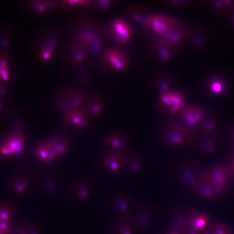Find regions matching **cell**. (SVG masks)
Returning <instances> with one entry per match:
<instances>
[{
	"mask_svg": "<svg viewBox=\"0 0 234 234\" xmlns=\"http://www.w3.org/2000/svg\"><path fill=\"white\" fill-rule=\"evenodd\" d=\"M158 137L164 146L172 149H179L195 142L196 138L192 129L177 120L165 122L159 130Z\"/></svg>",
	"mask_w": 234,
	"mask_h": 234,
	"instance_id": "1",
	"label": "cell"
},
{
	"mask_svg": "<svg viewBox=\"0 0 234 234\" xmlns=\"http://www.w3.org/2000/svg\"><path fill=\"white\" fill-rule=\"evenodd\" d=\"M95 183L89 178L78 177L70 181L65 186L64 196L67 203L82 205L88 203L95 191Z\"/></svg>",
	"mask_w": 234,
	"mask_h": 234,
	"instance_id": "2",
	"label": "cell"
},
{
	"mask_svg": "<svg viewBox=\"0 0 234 234\" xmlns=\"http://www.w3.org/2000/svg\"><path fill=\"white\" fill-rule=\"evenodd\" d=\"M187 105L183 94L171 89L160 93L157 100L156 108L167 116L176 118Z\"/></svg>",
	"mask_w": 234,
	"mask_h": 234,
	"instance_id": "3",
	"label": "cell"
},
{
	"mask_svg": "<svg viewBox=\"0 0 234 234\" xmlns=\"http://www.w3.org/2000/svg\"><path fill=\"white\" fill-rule=\"evenodd\" d=\"M130 139L126 132L116 130L109 132L102 139V147L105 151L125 154L130 148Z\"/></svg>",
	"mask_w": 234,
	"mask_h": 234,
	"instance_id": "4",
	"label": "cell"
},
{
	"mask_svg": "<svg viewBox=\"0 0 234 234\" xmlns=\"http://www.w3.org/2000/svg\"><path fill=\"white\" fill-rule=\"evenodd\" d=\"M35 187L40 196L43 198H53L60 190L59 178L53 172H43L35 179Z\"/></svg>",
	"mask_w": 234,
	"mask_h": 234,
	"instance_id": "5",
	"label": "cell"
},
{
	"mask_svg": "<svg viewBox=\"0 0 234 234\" xmlns=\"http://www.w3.org/2000/svg\"><path fill=\"white\" fill-rule=\"evenodd\" d=\"M213 192L214 197L223 193L228 184L229 172L226 167L217 165L204 172Z\"/></svg>",
	"mask_w": 234,
	"mask_h": 234,
	"instance_id": "6",
	"label": "cell"
},
{
	"mask_svg": "<svg viewBox=\"0 0 234 234\" xmlns=\"http://www.w3.org/2000/svg\"><path fill=\"white\" fill-rule=\"evenodd\" d=\"M210 114L202 108L187 105L176 118L180 122L191 129L199 127Z\"/></svg>",
	"mask_w": 234,
	"mask_h": 234,
	"instance_id": "7",
	"label": "cell"
},
{
	"mask_svg": "<svg viewBox=\"0 0 234 234\" xmlns=\"http://www.w3.org/2000/svg\"><path fill=\"white\" fill-rule=\"evenodd\" d=\"M124 154L105 151L99 160L100 166L110 173H116L124 168Z\"/></svg>",
	"mask_w": 234,
	"mask_h": 234,
	"instance_id": "8",
	"label": "cell"
},
{
	"mask_svg": "<svg viewBox=\"0 0 234 234\" xmlns=\"http://www.w3.org/2000/svg\"><path fill=\"white\" fill-rule=\"evenodd\" d=\"M90 118L87 112L83 107L65 114L64 119L65 124L72 125L82 129L88 127Z\"/></svg>",
	"mask_w": 234,
	"mask_h": 234,
	"instance_id": "9",
	"label": "cell"
},
{
	"mask_svg": "<svg viewBox=\"0 0 234 234\" xmlns=\"http://www.w3.org/2000/svg\"><path fill=\"white\" fill-rule=\"evenodd\" d=\"M24 147V141L21 136L13 135L9 137L0 148L2 156L16 155L22 152Z\"/></svg>",
	"mask_w": 234,
	"mask_h": 234,
	"instance_id": "10",
	"label": "cell"
},
{
	"mask_svg": "<svg viewBox=\"0 0 234 234\" xmlns=\"http://www.w3.org/2000/svg\"><path fill=\"white\" fill-rule=\"evenodd\" d=\"M104 60L110 67L117 71L125 69L128 64L127 57L122 51L117 49L107 50L104 55Z\"/></svg>",
	"mask_w": 234,
	"mask_h": 234,
	"instance_id": "11",
	"label": "cell"
},
{
	"mask_svg": "<svg viewBox=\"0 0 234 234\" xmlns=\"http://www.w3.org/2000/svg\"><path fill=\"white\" fill-rule=\"evenodd\" d=\"M174 24L170 20L164 17H155L151 19L148 23L155 33L166 38L177 31L174 29Z\"/></svg>",
	"mask_w": 234,
	"mask_h": 234,
	"instance_id": "12",
	"label": "cell"
},
{
	"mask_svg": "<svg viewBox=\"0 0 234 234\" xmlns=\"http://www.w3.org/2000/svg\"><path fill=\"white\" fill-rule=\"evenodd\" d=\"M177 163V170L183 183L188 187L194 188L197 180L195 178L191 162L186 159H182Z\"/></svg>",
	"mask_w": 234,
	"mask_h": 234,
	"instance_id": "13",
	"label": "cell"
},
{
	"mask_svg": "<svg viewBox=\"0 0 234 234\" xmlns=\"http://www.w3.org/2000/svg\"><path fill=\"white\" fill-rule=\"evenodd\" d=\"M146 160L143 154L130 151L124 154V168L132 172L141 171L144 167Z\"/></svg>",
	"mask_w": 234,
	"mask_h": 234,
	"instance_id": "14",
	"label": "cell"
},
{
	"mask_svg": "<svg viewBox=\"0 0 234 234\" xmlns=\"http://www.w3.org/2000/svg\"><path fill=\"white\" fill-rule=\"evenodd\" d=\"M112 30L117 41L125 44L129 41L132 35V30L129 26L123 20H115L112 24Z\"/></svg>",
	"mask_w": 234,
	"mask_h": 234,
	"instance_id": "15",
	"label": "cell"
},
{
	"mask_svg": "<svg viewBox=\"0 0 234 234\" xmlns=\"http://www.w3.org/2000/svg\"><path fill=\"white\" fill-rule=\"evenodd\" d=\"M34 154L37 158L44 164H49L59 158L50 141L40 143L36 148Z\"/></svg>",
	"mask_w": 234,
	"mask_h": 234,
	"instance_id": "16",
	"label": "cell"
},
{
	"mask_svg": "<svg viewBox=\"0 0 234 234\" xmlns=\"http://www.w3.org/2000/svg\"><path fill=\"white\" fill-rule=\"evenodd\" d=\"M83 107L90 117L96 118L101 114L104 111V103L99 97H94L85 102Z\"/></svg>",
	"mask_w": 234,
	"mask_h": 234,
	"instance_id": "17",
	"label": "cell"
},
{
	"mask_svg": "<svg viewBox=\"0 0 234 234\" xmlns=\"http://www.w3.org/2000/svg\"><path fill=\"white\" fill-rule=\"evenodd\" d=\"M195 142L200 150L205 154L212 155L216 152V146L212 137L202 135L196 138Z\"/></svg>",
	"mask_w": 234,
	"mask_h": 234,
	"instance_id": "18",
	"label": "cell"
},
{
	"mask_svg": "<svg viewBox=\"0 0 234 234\" xmlns=\"http://www.w3.org/2000/svg\"><path fill=\"white\" fill-rule=\"evenodd\" d=\"M194 189L198 194L203 198L211 199L214 197L211 187L204 173H202L197 179Z\"/></svg>",
	"mask_w": 234,
	"mask_h": 234,
	"instance_id": "19",
	"label": "cell"
},
{
	"mask_svg": "<svg viewBox=\"0 0 234 234\" xmlns=\"http://www.w3.org/2000/svg\"><path fill=\"white\" fill-rule=\"evenodd\" d=\"M189 225L190 229L206 231L209 225V218L206 215L202 213H196L190 218Z\"/></svg>",
	"mask_w": 234,
	"mask_h": 234,
	"instance_id": "20",
	"label": "cell"
},
{
	"mask_svg": "<svg viewBox=\"0 0 234 234\" xmlns=\"http://www.w3.org/2000/svg\"><path fill=\"white\" fill-rule=\"evenodd\" d=\"M41 226L37 222L25 221L17 227L16 234H42Z\"/></svg>",
	"mask_w": 234,
	"mask_h": 234,
	"instance_id": "21",
	"label": "cell"
},
{
	"mask_svg": "<svg viewBox=\"0 0 234 234\" xmlns=\"http://www.w3.org/2000/svg\"><path fill=\"white\" fill-rule=\"evenodd\" d=\"M10 60L5 52L0 51V85L10 80Z\"/></svg>",
	"mask_w": 234,
	"mask_h": 234,
	"instance_id": "22",
	"label": "cell"
},
{
	"mask_svg": "<svg viewBox=\"0 0 234 234\" xmlns=\"http://www.w3.org/2000/svg\"><path fill=\"white\" fill-rule=\"evenodd\" d=\"M202 135L212 137L217 135V123L213 117L209 114L199 126Z\"/></svg>",
	"mask_w": 234,
	"mask_h": 234,
	"instance_id": "23",
	"label": "cell"
},
{
	"mask_svg": "<svg viewBox=\"0 0 234 234\" xmlns=\"http://www.w3.org/2000/svg\"><path fill=\"white\" fill-rule=\"evenodd\" d=\"M53 147L58 157L64 156L68 151V144L66 141L62 137H57L49 140Z\"/></svg>",
	"mask_w": 234,
	"mask_h": 234,
	"instance_id": "24",
	"label": "cell"
},
{
	"mask_svg": "<svg viewBox=\"0 0 234 234\" xmlns=\"http://www.w3.org/2000/svg\"><path fill=\"white\" fill-rule=\"evenodd\" d=\"M12 41V34L9 30L3 27H0V49L1 52L10 47Z\"/></svg>",
	"mask_w": 234,
	"mask_h": 234,
	"instance_id": "25",
	"label": "cell"
},
{
	"mask_svg": "<svg viewBox=\"0 0 234 234\" xmlns=\"http://www.w3.org/2000/svg\"><path fill=\"white\" fill-rule=\"evenodd\" d=\"M209 234H230L227 226L221 223H215L209 228Z\"/></svg>",
	"mask_w": 234,
	"mask_h": 234,
	"instance_id": "26",
	"label": "cell"
},
{
	"mask_svg": "<svg viewBox=\"0 0 234 234\" xmlns=\"http://www.w3.org/2000/svg\"><path fill=\"white\" fill-rule=\"evenodd\" d=\"M210 89L214 93L219 94L223 90V86L219 81H214L211 84Z\"/></svg>",
	"mask_w": 234,
	"mask_h": 234,
	"instance_id": "27",
	"label": "cell"
},
{
	"mask_svg": "<svg viewBox=\"0 0 234 234\" xmlns=\"http://www.w3.org/2000/svg\"><path fill=\"white\" fill-rule=\"evenodd\" d=\"M114 205L116 208L121 212H124L127 210V206L122 200H115L114 201Z\"/></svg>",
	"mask_w": 234,
	"mask_h": 234,
	"instance_id": "28",
	"label": "cell"
},
{
	"mask_svg": "<svg viewBox=\"0 0 234 234\" xmlns=\"http://www.w3.org/2000/svg\"><path fill=\"white\" fill-rule=\"evenodd\" d=\"M99 2L100 3L98 4L99 7L102 10H107L111 6V4L109 1H101Z\"/></svg>",
	"mask_w": 234,
	"mask_h": 234,
	"instance_id": "29",
	"label": "cell"
},
{
	"mask_svg": "<svg viewBox=\"0 0 234 234\" xmlns=\"http://www.w3.org/2000/svg\"><path fill=\"white\" fill-rule=\"evenodd\" d=\"M184 224H185V221H184V218L182 217H179V220H177V221L176 225L177 227H179V228H182L184 226Z\"/></svg>",
	"mask_w": 234,
	"mask_h": 234,
	"instance_id": "30",
	"label": "cell"
},
{
	"mask_svg": "<svg viewBox=\"0 0 234 234\" xmlns=\"http://www.w3.org/2000/svg\"><path fill=\"white\" fill-rule=\"evenodd\" d=\"M120 234H131L130 231L128 229V228L126 227H123L122 226L120 227V229H118Z\"/></svg>",
	"mask_w": 234,
	"mask_h": 234,
	"instance_id": "31",
	"label": "cell"
},
{
	"mask_svg": "<svg viewBox=\"0 0 234 234\" xmlns=\"http://www.w3.org/2000/svg\"><path fill=\"white\" fill-rule=\"evenodd\" d=\"M206 231H199L189 229L188 234H204Z\"/></svg>",
	"mask_w": 234,
	"mask_h": 234,
	"instance_id": "32",
	"label": "cell"
},
{
	"mask_svg": "<svg viewBox=\"0 0 234 234\" xmlns=\"http://www.w3.org/2000/svg\"><path fill=\"white\" fill-rule=\"evenodd\" d=\"M232 167L233 170L234 171V159L233 160V161H232Z\"/></svg>",
	"mask_w": 234,
	"mask_h": 234,
	"instance_id": "33",
	"label": "cell"
},
{
	"mask_svg": "<svg viewBox=\"0 0 234 234\" xmlns=\"http://www.w3.org/2000/svg\"><path fill=\"white\" fill-rule=\"evenodd\" d=\"M171 234H176V233H171Z\"/></svg>",
	"mask_w": 234,
	"mask_h": 234,
	"instance_id": "34",
	"label": "cell"
}]
</instances>
